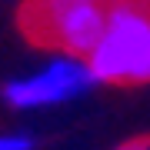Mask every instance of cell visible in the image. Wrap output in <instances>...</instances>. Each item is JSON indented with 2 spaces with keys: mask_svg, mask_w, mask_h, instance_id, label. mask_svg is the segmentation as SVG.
I'll return each mask as SVG.
<instances>
[{
  "mask_svg": "<svg viewBox=\"0 0 150 150\" xmlns=\"http://www.w3.org/2000/svg\"><path fill=\"white\" fill-rule=\"evenodd\" d=\"M87 67L97 83H150V4L107 7V20L97 47L87 54Z\"/></svg>",
  "mask_w": 150,
  "mask_h": 150,
  "instance_id": "obj_1",
  "label": "cell"
},
{
  "mask_svg": "<svg viewBox=\"0 0 150 150\" xmlns=\"http://www.w3.org/2000/svg\"><path fill=\"white\" fill-rule=\"evenodd\" d=\"M107 20L103 0H27L23 30L54 54L83 57L97 47Z\"/></svg>",
  "mask_w": 150,
  "mask_h": 150,
  "instance_id": "obj_2",
  "label": "cell"
},
{
  "mask_svg": "<svg viewBox=\"0 0 150 150\" xmlns=\"http://www.w3.org/2000/svg\"><path fill=\"white\" fill-rule=\"evenodd\" d=\"M90 87H97V80H93V74H90L83 57L50 54L33 70L10 77L0 87V97H4V103L10 110L30 113V110H50V107L74 103Z\"/></svg>",
  "mask_w": 150,
  "mask_h": 150,
  "instance_id": "obj_3",
  "label": "cell"
},
{
  "mask_svg": "<svg viewBox=\"0 0 150 150\" xmlns=\"http://www.w3.org/2000/svg\"><path fill=\"white\" fill-rule=\"evenodd\" d=\"M33 140L27 130H0V150H33Z\"/></svg>",
  "mask_w": 150,
  "mask_h": 150,
  "instance_id": "obj_4",
  "label": "cell"
},
{
  "mask_svg": "<svg viewBox=\"0 0 150 150\" xmlns=\"http://www.w3.org/2000/svg\"><path fill=\"white\" fill-rule=\"evenodd\" d=\"M113 150H150V137H127V140H120Z\"/></svg>",
  "mask_w": 150,
  "mask_h": 150,
  "instance_id": "obj_5",
  "label": "cell"
},
{
  "mask_svg": "<svg viewBox=\"0 0 150 150\" xmlns=\"http://www.w3.org/2000/svg\"><path fill=\"white\" fill-rule=\"evenodd\" d=\"M107 7H117V4H150V0H103Z\"/></svg>",
  "mask_w": 150,
  "mask_h": 150,
  "instance_id": "obj_6",
  "label": "cell"
}]
</instances>
